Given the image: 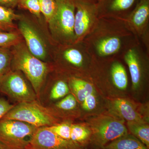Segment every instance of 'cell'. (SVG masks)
I'll return each mask as SVG.
<instances>
[{
  "label": "cell",
  "mask_w": 149,
  "mask_h": 149,
  "mask_svg": "<svg viewBox=\"0 0 149 149\" xmlns=\"http://www.w3.org/2000/svg\"><path fill=\"white\" fill-rule=\"evenodd\" d=\"M122 20L149 53V0H140Z\"/></svg>",
  "instance_id": "obj_10"
},
{
  "label": "cell",
  "mask_w": 149,
  "mask_h": 149,
  "mask_svg": "<svg viewBox=\"0 0 149 149\" xmlns=\"http://www.w3.org/2000/svg\"><path fill=\"white\" fill-rule=\"evenodd\" d=\"M2 118L23 121L37 128L49 127L59 123L56 111L44 107L37 100L15 105Z\"/></svg>",
  "instance_id": "obj_3"
},
{
  "label": "cell",
  "mask_w": 149,
  "mask_h": 149,
  "mask_svg": "<svg viewBox=\"0 0 149 149\" xmlns=\"http://www.w3.org/2000/svg\"><path fill=\"white\" fill-rule=\"evenodd\" d=\"M14 106L3 98H0V120Z\"/></svg>",
  "instance_id": "obj_30"
},
{
  "label": "cell",
  "mask_w": 149,
  "mask_h": 149,
  "mask_svg": "<svg viewBox=\"0 0 149 149\" xmlns=\"http://www.w3.org/2000/svg\"><path fill=\"white\" fill-rule=\"evenodd\" d=\"M74 33L75 43L82 42L99 20L97 3L91 0H74Z\"/></svg>",
  "instance_id": "obj_9"
},
{
  "label": "cell",
  "mask_w": 149,
  "mask_h": 149,
  "mask_svg": "<svg viewBox=\"0 0 149 149\" xmlns=\"http://www.w3.org/2000/svg\"><path fill=\"white\" fill-rule=\"evenodd\" d=\"M127 125L131 134L139 139L149 149V125L145 122H128Z\"/></svg>",
  "instance_id": "obj_21"
},
{
  "label": "cell",
  "mask_w": 149,
  "mask_h": 149,
  "mask_svg": "<svg viewBox=\"0 0 149 149\" xmlns=\"http://www.w3.org/2000/svg\"><path fill=\"white\" fill-rule=\"evenodd\" d=\"M18 6L25 9L38 18H41V10L39 0H20Z\"/></svg>",
  "instance_id": "obj_27"
},
{
  "label": "cell",
  "mask_w": 149,
  "mask_h": 149,
  "mask_svg": "<svg viewBox=\"0 0 149 149\" xmlns=\"http://www.w3.org/2000/svg\"><path fill=\"white\" fill-rule=\"evenodd\" d=\"M0 149H2L1 148V147H0Z\"/></svg>",
  "instance_id": "obj_34"
},
{
  "label": "cell",
  "mask_w": 149,
  "mask_h": 149,
  "mask_svg": "<svg viewBox=\"0 0 149 149\" xmlns=\"http://www.w3.org/2000/svg\"><path fill=\"white\" fill-rule=\"evenodd\" d=\"M41 13L48 23L56 14L57 9L55 0H39Z\"/></svg>",
  "instance_id": "obj_25"
},
{
  "label": "cell",
  "mask_w": 149,
  "mask_h": 149,
  "mask_svg": "<svg viewBox=\"0 0 149 149\" xmlns=\"http://www.w3.org/2000/svg\"><path fill=\"white\" fill-rule=\"evenodd\" d=\"M83 41L92 57L99 59L121 58L128 48L140 42L123 20L111 17L99 18Z\"/></svg>",
  "instance_id": "obj_1"
},
{
  "label": "cell",
  "mask_w": 149,
  "mask_h": 149,
  "mask_svg": "<svg viewBox=\"0 0 149 149\" xmlns=\"http://www.w3.org/2000/svg\"><path fill=\"white\" fill-rule=\"evenodd\" d=\"M20 0H0V6L13 9L18 5Z\"/></svg>",
  "instance_id": "obj_31"
},
{
  "label": "cell",
  "mask_w": 149,
  "mask_h": 149,
  "mask_svg": "<svg viewBox=\"0 0 149 149\" xmlns=\"http://www.w3.org/2000/svg\"><path fill=\"white\" fill-rule=\"evenodd\" d=\"M70 90L79 101L83 102L86 97L95 93L93 83L83 77L72 75L68 78Z\"/></svg>",
  "instance_id": "obj_16"
},
{
  "label": "cell",
  "mask_w": 149,
  "mask_h": 149,
  "mask_svg": "<svg viewBox=\"0 0 149 149\" xmlns=\"http://www.w3.org/2000/svg\"><path fill=\"white\" fill-rule=\"evenodd\" d=\"M119 58H108L109 79L115 88L120 91H125L128 87V74L125 66Z\"/></svg>",
  "instance_id": "obj_15"
},
{
  "label": "cell",
  "mask_w": 149,
  "mask_h": 149,
  "mask_svg": "<svg viewBox=\"0 0 149 149\" xmlns=\"http://www.w3.org/2000/svg\"><path fill=\"white\" fill-rule=\"evenodd\" d=\"M16 31H0V48H10L22 42V37Z\"/></svg>",
  "instance_id": "obj_22"
},
{
  "label": "cell",
  "mask_w": 149,
  "mask_h": 149,
  "mask_svg": "<svg viewBox=\"0 0 149 149\" xmlns=\"http://www.w3.org/2000/svg\"><path fill=\"white\" fill-rule=\"evenodd\" d=\"M97 105V99L95 93L86 97L82 102V107L87 111H91L95 108Z\"/></svg>",
  "instance_id": "obj_29"
},
{
  "label": "cell",
  "mask_w": 149,
  "mask_h": 149,
  "mask_svg": "<svg viewBox=\"0 0 149 149\" xmlns=\"http://www.w3.org/2000/svg\"><path fill=\"white\" fill-rule=\"evenodd\" d=\"M91 143L102 149L111 142L128 134L127 127L120 120L109 116L95 119L91 124Z\"/></svg>",
  "instance_id": "obj_7"
},
{
  "label": "cell",
  "mask_w": 149,
  "mask_h": 149,
  "mask_svg": "<svg viewBox=\"0 0 149 149\" xmlns=\"http://www.w3.org/2000/svg\"><path fill=\"white\" fill-rule=\"evenodd\" d=\"M20 16L13 10L0 6V31H15L16 27L14 21L18 20Z\"/></svg>",
  "instance_id": "obj_20"
},
{
  "label": "cell",
  "mask_w": 149,
  "mask_h": 149,
  "mask_svg": "<svg viewBox=\"0 0 149 149\" xmlns=\"http://www.w3.org/2000/svg\"><path fill=\"white\" fill-rule=\"evenodd\" d=\"M13 47L11 69L23 73L32 85L39 101L49 67L47 63L32 54L23 42Z\"/></svg>",
  "instance_id": "obj_2"
},
{
  "label": "cell",
  "mask_w": 149,
  "mask_h": 149,
  "mask_svg": "<svg viewBox=\"0 0 149 149\" xmlns=\"http://www.w3.org/2000/svg\"><path fill=\"white\" fill-rule=\"evenodd\" d=\"M19 32L23 37L25 44L32 54L42 61L49 56L47 46L43 36L31 22L20 16L18 19Z\"/></svg>",
  "instance_id": "obj_12"
},
{
  "label": "cell",
  "mask_w": 149,
  "mask_h": 149,
  "mask_svg": "<svg viewBox=\"0 0 149 149\" xmlns=\"http://www.w3.org/2000/svg\"><path fill=\"white\" fill-rule=\"evenodd\" d=\"M27 80L21 71L11 69L0 78V92L17 103L38 100L34 89Z\"/></svg>",
  "instance_id": "obj_6"
},
{
  "label": "cell",
  "mask_w": 149,
  "mask_h": 149,
  "mask_svg": "<svg viewBox=\"0 0 149 149\" xmlns=\"http://www.w3.org/2000/svg\"><path fill=\"white\" fill-rule=\"evenodd\" d=\"M149 57V53L144 49L141 42L131 46L123 54L121 58L128 66L134 90H137L143 83Z\"/></svg>",
  "instance_id": "obj_11"
},
{
  "label": "cell",
  "mask_w": 149,
  "mask_h": 149,
  "mask_svg": "<svg viewBox=\"0 0 149 149\" xmlns=\"http://www.w3.org/2000/svg\"><path fill=\"white\" fill-rule=\"evenodd\" d=\"M12 58L10 48H0V78L10 70Z\"/></svg>",
  "instance_id": "obj_24"
},
{
  "label": "cell",
  "mask_w": 149,
  "mask_h": 149,
  "mask_svg": "<svg viewBox=\"0 0 149 149\" xmlns=\"http://www.w3.org/2000/svg\"><path fill=\"white\" fill-rule=\"evenodd\" d=\"M100 1V0H97V3L99 1Z\"/></svg>",
  "instance_id": "obj_33"
},
{
  "label": "cell",
  "mask_w": 149,
  "mask_h": 149,
  "mask_svg": "<svg viewBox=\"0 0 149 149\" xmlns=\"http://www.w3.org/2000/svg\"><path fill=\"white\" fill-rule=\"evenodd\" d=\"M54 52L56 61L75 70L83 71L91 65L92 56L83 41L68 45H57Z\"/></svg>",
  "instance_id": "obj_8"
},
{
  "label": "cell",
  "mask_w": 149,
  "mask_h": 149,
  "mask_svg": "<svg viewBox=\"0 0 149 149\" xmlns=\"http://www.w3.org/2000/svg\"><path fill=\"white\" fill-rule=\"evenodd\" d=\"M25 149H84L72 141L62 139L46 127L37 128Z\"/></svg>",
  "instance_id": "obj_13"
},
{
  "label": "cell",
  "mask_w": 149,
  "mask_h": 149,
  "mask_svg": "<svg viewBox=\"0 0 149 149\" xmlns=\"http://www.w3.org/2000/svg\"><path fill=\"white\" fill-rule=\"evenodd\" d=\"M77 103V99L72 94H68L58 102L56 104L55 107L61 110L70 111L75 108Z\"/></svg>",
  "instance_id": "obj_28"
},
{
  "label": "cell",
  "mask_w": 149,
  "mask_h": 149,
  "mask_svg": "<svg viewBox=\"0 0 149 149\" xmlns=\"http://www.w3.org/2000/svg\"><path fill=\"white\" fill-rule=\"evenodd\" d=\"M92 132L91 130L83 125L71 124L70 141L81 148H85L89 143H91Z\"/></svg>",
  "instance_id": "obj_19"
},
{
  "label": "cell",
  "mask_w": 149,
  "mask_h": 149,
  "mask_svg": "<svg viewBox=\"0 0 149 149\" xmlns=\"http://www.w3.org/2000/svg\"><path fill=\"white\" fill-rule=\"evenodd\" d=\"M102 149H149L139 139L129 133L105 146Z\"/></svg>",
  "instance_id": "obj_18"
},
{
  "label": "cell",
  "mask_w": 149,
  "mask_h": 149,
  "mask_svg": "<svg viewBox=\"0 0 149 149\" xmlns=\"http://www.w3.org/2000/svg\"><path fill=\"white\" fill-rule=\"evenodd\" d=\"M91 1H95V2L97 3V0H91Z\"/></svg>",
  "instance_id": "obj_32"
},
{
  "label": "cell",
  "mask_w": 149,
  "mask_h": 149,
  "mask_svg": "<svg viewBox=\"0 0 149 149\" xmlns=\"http://www.w3.org/2000/svg\"><path fill=\"white\" fill-rule=\"evenodd\" d=\"M55 1L56 13L48 23L53 40L57 45L74 44V0Z\"/></svg>",
  "instance_id": "obj_4"
},
{
  "label": "cell",
  "mask_w": 149,
  "mask_h": 149,
  "mask_svg": "<svg viewBox=\"0 0 149 149\" xmlns=\"http://www.w3.org/2000/svg\"><path fill=\"white\" fill-rule=\"evenodd\" d=\"M68 83L64 80H57L52 87L49 97L52 100H56L64 97L70 92Z\"/></svg>",
  "instance_id": "obj_23"
},
{
  "label": "cell",
  "mask_w": 149,
  "mask_h": 149,
  "mask_svg": "<svg viewBox=\"0 0 149 149\" xmlns=\"http://www.w3.org/2000/svg\"><path fill=\"white\" fill-rule=\"evenodd\" d=\"M136 0H100L97 3L99 18L111 17L122 19L129 14Z\"/></svg>",
  "instance_id": "obj_14"
},
{
  "label": "cell",
  "mask_w": 149,
  "mask_h": 149,
  "mask_svg": "<svg viewBox=\"0 0 149 149\" xmlns=\"http://www.w3.org/2000/svg\"><path fill=\"white\" fill-rule=\"evenodd\" d=\"M46 127L61 138L70 141L71 130V124L70 123H62Z\"/></svg>",
  "instance_id": "obj_26"
},
{
  "label": "cell",
  "mask_w": 149,
  "mask_h": 149,
  "mask_svg": "<svg viewBox=\"0 0 149 149\" xmlns=\"http://www.w3.org/2000/svg\"><path fill=\"white\" fill-rule=\"evenodd\" d=\"M113 106L118 114L128 122L145 123L133 105L127 100L115 99L113 102Z\"/></svg>",
  "instance_id": "obj_17"
},
{
  "label": "cell",
  "mask_w": 149,
  "mask_h": 149,
  "mask_svg": "<svg viewBox=\"0 0 149 149\" xmlns=\"http://www.w3.org/2000/svg\"><path fill=\"white\" fill-rule=\"evenodd\" d=\"M37 128L23 121L2 118L0 120V147L2 149H25Z\"/></svg>",
  "instance_id": "obj_5"
}]
</instances>
